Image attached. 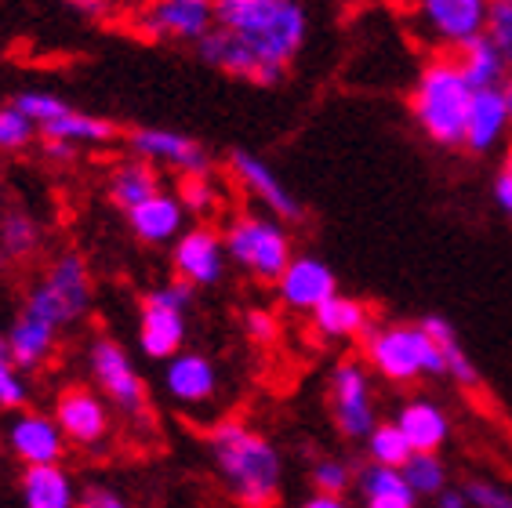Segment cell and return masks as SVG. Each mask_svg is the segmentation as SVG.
Segmentation results:
<instances>
[{"instance_id":"6da1fadb","label":"cell","mask_w":512,"mask_h":508,"mask_svg":"<svg viewBox=\"0 0 512 508\" xmlns=\"http://www.w3.org/2000/svg\"><path fill=\"white\" fill-rule=\"evenodd\" d=\"M207 454L240 508H273L284 487V458L266 432L226 418L207 432Z\"/></svg>"},{"instance_id":"7a4b0ae2","label":"cell","mask_w":512,"mask_h":508,"mask_svg":"<svg viewBox=\"0 0 512 508\" xmlns=\"http://www.w3.org/2000/svg\"><path fill=\"white\" fill-rule=\"evenodd\" d=\"M215 26L240 37L262 66L280 73L309 37V15L295 0H218Z\"/></svg>"},{"instance_id":"3957f363","label":"cell","mask_w":512,"mask_h":508,"mask_svg":"<svg viewBox=\"0 0 512 508\" xmlns=\"http://www.w3.org/2000/svg\"><path fill=\"white\" fill-rule=\"evenodd\" d=\"M473 84L465 80L462 66L454 55H433L418 69L411 98V117L433 146L440 149H462L465 142V120L473 106Z\"/></svg>"},{"instance_id":"277c9868","label":"cell","mask_w":512,"mask_h":508,"mask_svg":"<svg viewBox=\"0 0 512 508\" xmlns=\"http://www.w3.org/2000/svg\"><path fill=\"white\" fill-rule=\"evenodd\" d=\"M364 363L393 385L444 378V360L422 323H375L364 334Z\"/></svg>"},{"instance_id":"5b68a950","label":"cell","mask_w":512,"mask_h":508,"mask_svg":"<svg viewBox=\"0 0 512 508\" xmlns=\"http://www.w3.org/2000/svg\"><path fill=\"white\" fill-rule=\"evenodd\" d=\"M229 262H237L247 276H255L258 284H276L287 273V265L295 258L291 251V233L284 222L269 215L244 211L222 229Z\"/></svg>"},{"instance_id":"8992f818","label":"cell","mask_w":512,"mask_h":508,"mask_svg":"<svg viewBox=\"0 0 512 508\" xmlns=\"http://www.w3.org/2000/svg\"><path fill=\"white\" fill-rule=\"evenodd\" d=\"M95 302V284H91V269L84 262V254L62 251L55 254V262L44 269L37 284L26 294V305L37 309L40 316H48L59 331H66L69 323L84 320Z\"/></svg>"},{"instance_id":"52a82bcc","label":"cell","mask_w":512,"mask_h":508,"mask_svg":"<svg viewBox=\"0 0 512 508\" xmlns=\"http://www.w3.org/2000/svg\"><path fill=\"white\" fill-rule=\"evenodd\" d=\"M88 371L95 378L102 400L120 411L135 425H149V392L146 381L138 378L135 363H131L128 349L109 338V334H95L88 345Z\"/></svg>"},{"instance_id":"ba28073f","label":"cell","mask_w":512,"mask_h":508,"mask_svg":"<svg viewBox=\"0 0 512 508\" xmlns=\"http://www.w3.org/2000/svg\"><path fill=\"white\" fill-rule=\"evenodd\" d=\"M331 414H335V429L345 440L364 443L378 425V400L375 385H371V367L364 360H338L331 371Z\"/></svg>"},{"instance_id":"9c48e42d","label":"cell","mask_w":512,"mask_h":508,"mask_svg":"<svg viewBox=\"0 0 512 508\" xmlns=\"http://www.w3.org/2000/svg\"><path fill=\"white\" fill-rule=\"evenodd\" d=\"M414 33L440 51H458L487 33V4L483 0H422L411 11Z\"/></svg>"},{"instance_id":"30bf717a","label":"cell","mask_w":512,"mask_h":508,"mask_svg":"<svg viewBox=\"0 0 512 508\" xmlns=\"http://www.w3.org/2000/svg\"><path fill=\"white\" fill-rule=\"evenodd\" d=\"M135 30L153 44H200L215 30L211 0H157L135 11Z\"/></svg>"},{"instance_id":"8fae6325","label":"cell","mask_w":512,"mask_h":508,"mask_svg":"<svg viewBox=\"0 0 512 508\" xmlns=\"http://www.w3.org/2000/svg\"><path fill=\"white\" fill-rule=\"evenodd\" d=\"M124 142H128V153L135 160H146L153 167H171V171H178V178L211 175V157L197 138L178 135L168 127H135L124 135Z\"/></svg>"},{"instance_id":"7c38bea8","label":"cell","mask_w":512,"mask_h":508,"mask_svg":"<svg viewBox=\"0 0 512 508\" xmlns=\"http://www.w3.org/2000/svg\"><path fill=\"white\" fill-rule=\"evenodd\" d=\"M229 171L237 178V186H244L247 196H255L258 204L266 207L269 218H276V222H302L306 218L302 200L291 193V186L258 153L240 146L229 149Z\"/></svg>"},{"instance_id":"4fadbf2b","label":"cell","mask_w":512,"mask_h":508,"mask_svg":"<svg viewBox=\"0 0 512 508\" xmlns=\"http://www.w3.org/2000/svg\"><path fill=\"white\" fill-rule=\"evenodd\" d=\"M51 418L59 421L66 443H77V447H102L113 432V414H109V403L99 396V389L91 385H66L55 400V414Z\"/></svg>"},{"instance_id":"5bb4252c","label":"cell","mask_w":512,"mask_h":508,"mask_svg":"<svg viewBox=\"0 0 512 508\" xmlns=\"http://www.w3.org/2000/svg\"><path fill=\"white\" fill-rule=\"evenodd\" d=\"M4 447L22 469H40V465H62L66 436L51 414L15 411L4 425Z\"/></svg>"},{"instance_id":"9a60e30c","label":"cell","mask_w":512,"mask_h":508,"mask_svg":"<svg viewBox=\"0 0 512 508\" xmlns=\"http://www.w3.org/2000/svg\"><path fill=\"white\" fill-rule=\"evenodd\" d=\"M175 280L197 287H215L226 276V240L211 225H189L171 247Z\"/></svg>"},{"instance_id":"2e32d148","label":"cell","mask_w":512,"mask_h":508,"mask_svg":"<svg viewBox=\"0 0 512 508\" xmlns=\"http://www.w3.org/2000/svg\"><path fill=\"white\" fill-rule=\"evenodd\" d=\"M273 287L284 309L313 316L320 305L331 302L338 294V276L324 258H316V254H295L291 265H287V273L280 276Z\"/></svg>"},{"instance_id":"e0dca14e","label":"cell","mask_w":512,"mask_h":508,"mask_svg":"<svg viewBox=\"0 0 512 508\" xmlns=\"http://www.w3.org/2000/svg\"><path fill=\"white\" fill-rule=\"evenodd\" d=\"M197 59L204 62L207 69H218V73H226V77H237V80H247V84H258V88H273L284 80L280 69H269L251 55L244 40L233 37L229 30L215 26V30L207 33L204 40L197 44Z\"/></svg>"},{"instance_id":"ac0fdd59","label":"cell","mask_w":512,"mask_h":508,"mask_svg":"<svg viewBox=\"0 0 512 508\" xmlns=\"http://www.w3.org/2000/svg\"><path fill=\"white\" fill-rule=\"evenodd\" d=\"M186 345V309H175L149 291L138 305V349L146 360H164L178 356Z\"/></svg>"},{"instance_id":"d6986e66","label":"cell","mask_w":512,"mask_h":508,"mask_svg":"<svg viewBox=\"0 0 512 508\" xmlns=\"http://www.w3.org/2000/svg\"><path fill=\"white\" fill-rule=\"evenodd\" d=\"M218 389H222V378L207 352L182 349L164 363V392L182 407H204L215 400Z\"/></svg>"},{"instance_id":"ffe728a7","label":"cell","mask_w":512,"mask_h":508,"mask_svg":"<svg viewBox=\"0 0 512 508\" xmlns=\"http://www.w3.org/2000/svg\"><path fill=\"white\" fill-rule=\"evenodd\" d=\"M59 334L62 331L48 316H40L37 309H30V305L22 302L19 313L11 316L4 338H8V352H11V360H15V367L26 374V371H37V367H44V363L51 360V352L59 345Z\"/></svg>"},{"instance_id":"44dd1931","label":"cell","mask_w":512,"mask_h":508,"mask_svg":"<svg viewBox=\"0 0 512 508\" xmlns=\"http://www.w3.org/2000/svg\"><path fill=\"white\" fill-rule=\"evenodd\" d=\"M512 131V109L505 88H487L476 91L473 106H469V120H465V142L462 149L469 153H491L502 146V138Z\"/></svg>"},{"instance_id":"7402d4cb","label":"cell","mask_w":512,"mask_h":508,"mask_svg":"<svg viewBox=\"0 0 512 508\" xmlns=\"http://www.w3.org/2000/svg\"><path fill=\"white\" fill-rule=\"evenodd\" d=\"M393 425L404 432V440L411 443L414 454H440L447 440H451V418L436 400L414 396L396 411Z\"/></svg>"},{"instance_id":"603a6c76","label":"cell","mask_w":512,"mask_h":508,"mask_svg":"<svg viewBox=\"0 0 512 508\" xmlns=\"http://www.w3.org/2000/svg\"><path fill=\"white\" fill-rule=\"evenodd\" d=\"M128 229L142 244H175L178 236L186 233V211L175 193H157L149 196L146 204H138L135 211H128Z\"/></svg>"},{"instance_id":"cb8c5ba5","label":"cell","mask_w":512,"mask_h":508,"mask_svg":"<svg viewBox=\"0 0 512 508\" xmlns=\"http://www.w3.org/2000/svg\"><path fill=\"white\" fill-rule=\"evenodd\" d=\"M313 331L324 338V342H353V338H364L371 327H375V316L360 298L353 294H335L331 302H324L313 316Z\"/></svg>"},{"instance_id":"d4e9b609","label":"cell","mask_w":512,"mask_h":508,"mask_svg":"<svg viewBox=\"0 0 512 508\" xmlns=\"http://www.w3.org/2000/svg\"><path fill=\"white\" fill-rule=\"evenodd\" d=\"M19 494L26 508H77L80 494L77 483L62 465H40V469H22Z\"/></svg>"},{"instance_id":"484cf974","label":"cell","mask_w":512,"mask_h":508,"mask_svg":"<svg viewBox=\"0 0 512 508\" xmlns=\"http://www.w3.org/2000/svg\"><path fill=\"white\" fill-rule=\"evenodd\" d=\"M44 142H69V146H109L120 138V127L113 120L99 117V113H84V109L69 106L59 120H51L48 127H40Z\"/></svg>"},{"instance_id":"4316f807","label":"cell","mask_w":512,"mask_h":508,"mask_svg":"<svg viewBox=\"0 0 512 508\" xmlns=\"http://www.w3.org/2000/svg\"><path fill=\"white\" fill-rule=\"evenodd\" d=\"M106 193H109V200L128 215L138 204H146L149 196L160 193V171L153 164H146V160H135V157L120 160V164L109 171Z\"/></svg>"},{"instance_id":"83f0119b","label":"cell","mask_w":512,"mask_h":508,"mask_svg":"<svg viewBox=\"0 0 512 508\" xmlns=\"http://www.w3.org/2000/svg\"><path fill=\"white\" fill-rule=\"evenodd\" d=\"M422 327H425V334L433 338L436 349H440L444 378H454L458 385H465V389H476V385H480V371H476L473 356H469V349H465L458 331H454V323L444 320V316H425Z\"/></svg>"},{"instance_id":"f1b7e54d","label":"cell","mask_w":512,"mask_h":508,"mask_svg":"<svg viewBox=\"0 0 512 508\" xmlns=\"http://www.w3.org/2000/svg\"><path fill=\"white\" fill-rule=\"evenodd\" d=\"M454 59H458V66H462L465 80L473 84V91L505 88V80H509V66H505V59L498 55V48L487 40V33L476 37L473 44H465Z\"/></svg>"},{"instance_id":"f546056e","label":"cell","mask_w":512,"mask_h":508,"mask_svg":"<svg viewBox=\"0 0 512 508\" xmlns=\"http://www.w3.org/2000/svg\"><path fill=\"white\" fill-rule=\"evenodd\" d=\"M40 236H44L40 222L30 211H8L4 222H0V254L8 262H22L40 247Z\"/></svg>"},{"instance_id":"4dcf8cb0","label":"cell","mask_w":512,"mask_h":508,"mask_svg":"<svg viewBox=\"0 0 512 508\" xmlns=\"http://www.w3.org/2000/svg\"><path fill=\"white\" fill-rule=\"evenodd\" d=\"M400 476H404V483L414 494V501L418 498L436 501L447 490V465H444L440 454H411V461L400 469Z\"/></svg>"},{"instance_id":"1f68e13d","label":"cell","mask_w":512,"mask_h":508,"mask_svg":"<svg viewBox=\"0 0 512 508\" xmlns=\"http://www.w3.org/2000/svg\"><path fill=\"white\" fill-rule=\"evenodd\" d=\"M364 447H367V461L371 465H382V469H404L407 461H411V443L404 440V432L396 429L393 421H378L375 425V432L364 440Z\"/></svg>"},{"instance_id":"d6a6232c","label":"cell","mask_w":512,"mask_h":508,"mask_svg":"<svg viewBox=\"0 0 512 508\" xmlns=\"http://www.w3.org/2000/svg\"><path fill=\"white\" fill-rule=\"evenodd\" d=\"M356 494L364 501H378V498H414L411 490H407L404 476L396 469H382V465H371L367 461L364 469L356 472Z\"/></svg>"},{"instance_id":"836d02e7","label":"cell","mask_w":512,"mask_h":508,"mask_svg":"<svg viewBox=\"0 0 512 508\" xmlns=\"http://www.w3.org/2000/svg\"><path fill=\"white\" fill-rule=\"evenodd\" d=\"M178 204L186 215H197V218H211L222 204V196H218V186L211 175H182L178 178Z\"/></svg>"},{"instance_id":"e575fe53","label":"cell","mask_w":512,"mask_h":508,"mask_svg":"<svg viewBox=\"0 0 512 508\" xmlns=\"http://www.w3.org/2000/svg\"><path fill=\"white\" fill-rule=\"evenodd\" d=\"M309 483H313V494H331V498H345V490L356 483V472L349 461L342 458H316L309 465Z\"/></svg>"},{"instance_id":"d590c367","label":"cell","mask_w":512,"mask_h":508,"mask_svg":"<svg viewBox=\"0 0 512 508\" xmlns=\"http://www.w3.org/2000/svg\"><path fill=\"white\" fill-rule=\"evenodd\" d=\"M26 400H30V385H26V374L15 367L8 352V338L0 331V411H26Z\"/></svg>"},{"instance_id":"8d00e7d4","label":"cell","mask_w":512,"mask_h":508,"mask_svg":"<svg viewBox=\"0 0 512 508\" xmlns=\"http://www.w3.org/2000/svg\"><path fill=\"white\" fill-rule=\"evenodd\" d=\"M33 138H37V127L22 117L19 109L11 106V102L0 106V153H22Z\"/></svg>"},{"instance_id":"74e56055","label":"cell","mask_w":512,"mask_h":508,"mask_svg":"<svg viewBox=\"0 0 512 508\" xmlns=\"http://www.w3.org/2000/svg\"><path fill=\"white\" fill-rule=\"evenodd\" d=\"M487 40L498 48V55H502L512 73V0L487 4Z\"/></svg>"},{"instance_id":"f35d334b","label":"cell","mask_w":512,"mask_h":508,"mask_svg":"<svg viewBox=\"0 0 512 508\" xmlns=\"http://www.w3.org/2000/svg\"><path fill=\"white\" fill-rule=\"evenodd\" d=\"M462 494L469 508H512V490L494 479H465Z\"/></svg>"},{"instance_id":"ab89813d","label":"cell","mask_w":512,"mask_h":508,"mask_svg":"<svg viewBox=\"0 0 512 508\" xmlns=\"http://www.w3.org/2000/svg\"><path fill=\"white\" fill-rule=\"evenodd\" d=\"M77 508H131V505H128V498H124L120 490L95 483V487H84V494H80Z\"/></svg>"},{"instance_id":"60d3db41","label":"cell","mask_w":512,"mask_h":508,"mask_svg":"<svg viewBox=\"0 0 512 508\" xmlns=\"http://www.w3.org/2000/svg\"><path fill=\"white\" fill-rule=\"evenodd\" d=\"M247 334H251L255 342H269L276 334V320L269 313H262V309H258V313H247Z\"/></svg>"},{"instance_id":"b9f144b4","label":"cell","mask_w":512,"mask_h":508,"mask_svg":"<svg viewBox=\"0 0 512 508\" xmlns=\"http://www.w3.org/2000/svg\"><path fill=\"white\" fill-rule=\"evenodd\" d=\"M494 204L502 207V215L512 222V175H498L494 178Z\"/></svg>"},{"instance_id":"7bdbcfd3","label":"cell","mask_w":512,"mask_h":508,"mask_svg":"<svg viewBox=\"0 0 512 508\" xmlns=\"http://www.w3.org/2000/svg\"><path fill=\"white\" fill-rule=\"evenodd\" d=\"M44 157L55 160V164H73L77 160V146H69V142H44Z\"/></svg>"},{"instance_id":"ee69618b","label":"cell","mask_w":512,"mask_h":508,"mask_svg":"<svg viewBox=\"0 0 512 508\" xmlns=\"http://www.w3.org/2000/svg\"><path fill=\"white\" fill-rule=\"evenodd\" d=\"M436 508H469V501H465L462 487H447L440 498H436Z\"/></svg>"},{"instance_id":"f6af8a7d","label":"cell","mask_w":512,"mask_h":508,"mask_svg":"<svg viewBox=\"0 0 512 508\" xmlns=\"http://www.w3.org/2000/svg\"><path fill=\"white\" fill-rule=\"evenodd\" d=\"M298 508H349L345 498H331V494H309Z\"/></svg>"},{"instance_id":"bcb514c9","label":"cell","mask_w":512,"mask_h":508,"mask_svg":"<svg viewBox=\"0 0 512 508\" xmlns=\"http://www.w3.org/2000/svg\"><path fill=\"white\" fill-rule=\"evenodd\" d=\"M414 498H378V501H364V508H414Z\"/></svg>"},{"instance_id":"7dc6e473","label":"cell","mask_w":512,"mask_h":508,"mask_svg":"<svg viewBox=\"0 0 512 508\" xmlns=\"http://www.w3.org/2000/svg\"><path fill=\"white\" fill-rule=\"evenodd\" d=\"M505 175H512V146H509V153H505V167H502Z\"/></svg>"},{"instance_id":"c3c4849f","label":"cell","mask_w":512,"mask_h":508,"mask_svg":"<svg viewBox=\"0 0 512 508\" xmlns=\"http://www.w3.org/2000/svg\"><path fill=\"white\" fill-rule=\"evenodd\" d=\"M505 98H509V109H512V73H509V80H505Z\"/></svg>"},{"instance_id":"681fc988","label":"cell","mask_w":512,"mask_h":508,"mask_svg":"<svg viewBox=\"0 0 512 508\" xmlns=\"http://www.w3.org/2000/svg\"><path fill=\"white\" fill-rule=\"evenodd\" d=\"M4 215H8V207H4V189H0V222H4Z\"/></svg>"},{"instance_id":"f907efd6","label":"cell","mask_w":512,"mask_h":508,"mask_svg":"<svg viewBox=\"0 0 512 508\" xmlns=\"http://www.w3.org/2000/svg\"><path fill=\"white\" fill-rule=\"evenodd\" d=\"M4 265H8V258H4V254H0V269H4Z\"/></svg>"}]
</instances>
